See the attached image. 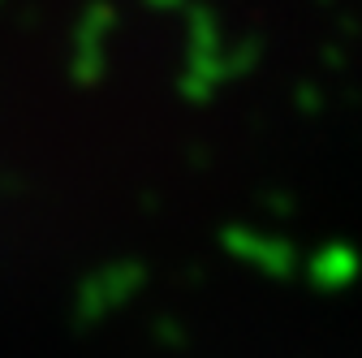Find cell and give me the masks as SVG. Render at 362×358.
Segmentation results:
<instances>
[{
	"instance_id": "cell-1",
	"label": "cell",
	"mask_w": 362,
	"mask_h": 358,
	"mask_svg": "<svg viewBox=\"0 0 362 358\" xmlns=\"http://www.w3.org/2000/svg\"><path fill=\"white\" fill-rule=\"evenodd\" d=\"M117 26V13L108 5H90L82 26H78V39H74V82L78 86H90L100 82L104 74V39L112 35Z\"/></svg>"
},
{
	"instance_id": "cell-2",
	"label": "cell",
	"mask_w": 362,
	"mask_h": 358,
	"mask_svg": "<svg viewBox=\"0 0 362 358\" xmlns=\"http://www.w3.org/2000/svg\"><path fill=\"white\" fill-rule=\"evenodd\" d=\"M147 5H151V9H177L181 0H147Z\"/></svg>"
}]
</instances>
